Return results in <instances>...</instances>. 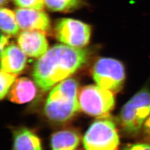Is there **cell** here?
<instances>
[{"label": "cell", "mask_w": 150, "mask_h": 150, "mask_svg": "<svg viewBox=\"0 0 150 150\" xmlns=\"http://www.w3.org/2000/svg\"><path fill=\"white\" fill-rule=\"evenodd\" d=\"M88 58V52L85 49L56 45L35 62L33 78L42 91H48L74 74L86 64Z\"/></svg>", "instance_id": "obj_1"}, {"label": "cell", "mask_w": 150, "mask_h": 150, "mask_svg": "<svg viewBox=\"0 0 150 150\" xmlns=\"http://www.w3.org/2000/svg\"><path fill=\"white\" fill-rule=\"evenodd\" d=\"M79 83L75 79L60 82L50 92L43 112L48 121L61 124L69 121L80 111L78 99Z\"/></svg>", "instance_id": "obj_2"}, {"label": "cell", "mask_w": 150, "mask_h": 150, "mask_svg": "<svg viewBox=\"0 0 150 150\" xmlns=\"http://www.w3.org/2000/svg\"><path fill=\"white\" fill-rule=\"evenodd\" d=\"M150 116V91L144 87L137 92L123 106L118 122L124 134L134 137L139 134Z\"/></svg>", "instance_id": "obj_3"}, {"label": "cell", "mask_w": 150, "mask_h": 150, "mask_svg": "<svg viewBox=\"0 0 150 150\" xmlns=\"http://www.w3.org/2000/svg\"><path fill=\"white\" fill-rule=\"evenodd\" d=\"M78 99L81 111L98 118L108 117L115 104L112 92L97 85L81 87Z\"/></svg>", "instance_id": "obj_4"}, {"label": "cell", "mask_w": 150, "mask_h": 150, "mask_svg": "<svg viewBox=\"0 0 150 150\" xmlns=\"http://www.w3.org/2000/svg\"><path fill=\"white\" fill-rule=\"evenodd\" d=\"M82 142L86 150H118L117 126L107 117L98 118L87 129Z\"/></svg>", "instance_id": "obj_5"}, {"label": "cell", "mask_w": 150, "mask_h": 150, "mask_svg": "<svg viewBox=\"0 0 150 150\" xmlns=\"http://www.w3.org/2000/svg\"><path fill=\"white\" fill-rule=\"evenodd\" d=\"M92 74L97 85L112 92L121 89L125 79L122 63L112 58L98 59L92 68Z\"/></svg>", "instance_id": "obj_6"}, {"label": "cell", "mask_w": 150, "mask_h": 150, "mask_svg": "<svg viewBox=\"0 0 150 150\" xmlns=\"http://www.w3.org/2000/svg\"><path fill=\"white\" fill-rule=\"evenodd\" d=\"M54 31L56 37L59 41L76 48L86 46L91 38L90 26L73 18H64L59 20Z\"/></svg>", "instance_id": "obj_7"}, {"label": "cell", "mask_w": 150, "mask_h": 150, "mask_svg": "<svg viewBox=\"0 0 150 150\" xmlns=\"http://www.w3.org/2000/svg\"><path fill=\"white\" fill-rule=\"evenodd\" d=\"M15 12L18 26L23 31H37L45 33L51 28L50 18L43 10L18 8Z\"/></svg>", "instance_id": "obj_8"}, {"label": "cell", "mask_w": 150, "mask_h": 150, "mask_svg": "<svg viewBox=\"0 0 150 150\" xmlns=\"http://www.w3.org/2000/svg\"><path fill=\"white\" fill-rule=\"evenodd\" d=\"M17 43L24 53L30 57H40L48 50L45 33L37 31L21 32L17 38Z\"/></svg>", "instance_id": "obj_9"}, {"label": "cell", "mask_w": 150, "mask_h": 150, "mask_svg": "<svg viewBox=\"0 0 150 150\" xmlns=\"http://www.w3.org/2000/svg\"><path fill=\"white\" fill-rule=\"evenodd\" d=\"M27 62L26 54L15 44L8 45L1 53V70L18 74L24 70Z\"/></svg>", "instance_id": "obj_10"}, {"label": "cell", "mask_w": 150, "mask_h": 150, "mask_svg": "<svg viewBox=\"0 0 150 150\" xmlns=\"http://www.w3.org/2000/svg\"><path fill=\"white\" fill-rule=\"evenodd\" d=\"M81 135L78 130L72 128L54 132L50 137L51 150H75L79 146Z\"/></svg>", "instance_id": "obj_11"}, {"label": "cell", "mask_w": 150, "mask_h": 150, "mask_svg": "<svg viewBox=\"0 0 150 150\" xmlns=\"http://www.w3.org/2000/svg\"><path fill=\"white\" fill-rule=\"evenodd\" d=\"M37 92L36 87L31 80L27 77L16 79L11 87L8 98L11 102L18 104L31 101Z\"/></svg>", "instance_id": "obj_12"}, {"label": "cell", "mask_w": 150, "mask_h": 150, "mask_svg": "<svg viewBox=\"0 0 150 150\" xmlns=\"http://www.w3.org/2000/svg\"><path fill=\"white\" fill-rule=\"evenodd\" d=\"M13 150H43L40 137L33 130L21 127L13 129Z\"/></svg>", "instance_id": "obj_13"}, {"label": "cell", "mask_w": 150, "mask_h": 150, "mask_svg": "<svg viewBox=\"0 0 150 150\" xmlns=\"http://www.w3.org/2000/svg\"><path fill=\"white\" fill-rule=\"evenodd\" d=\"M0 27L7 36H15L19 32L20 27L16 19L15 12L9 8L1 7L0 10Z\"/></svg>", "instance_id": "obj_14"}, {"label": "cell", "mask_w": 150, "mask_h": 150, "mask_svg": "<svg viewBox=\"0 0 150 150\" xmlns=\"http://www.w3.org/2000/svg\"><path fill=\"white\" fill-rule=\"evenodd\" d=\"M45 6L54 12H68L80 5L81 0H44Z\"/></svg>", "instance_id": "obj_15"}, {"label": "cell", "mask_w": 150, "mask_h": 150, "mask_svg": "<svg viewBox=\"0 0 150 150\" xmlns=\"http://www.w3.org/2000/svg\"><path fill=\"white\" fill-rule=\"evenodd\" d=\"M17 75L7 72L4 70H1V88H0V98L2 100L6 96L9 90L16 80Z\"/></svg>", "instance_id": "obj_16"}, {"label": "cell", "mask_w": 150, "mask_h": 150, "mask_svg": "<svg viewBox=\"0 0 150 150\" xmlns=\"http://www.w3.org/2000/svg\"><path fill=\"white\" fill-rule=\"evenodd\" d=\"M18 8L43 10L45 6L44 0H12Z\"/></svg>", "instance_id": "obj_17"}, {"label": "cell", "mask_w": 150, "mask_h": 150, "mask_svg": "<svg viewBox=\"0 0 150 150\" xmlns=\"http://www.w3.org/2000/svg\"><path fill=\"white\" fill-rule=\"evenodd\" d=\"M122 150H150V143H137L125 145Z\"/></svg>", "instance_id": "obj_18"}, {"label": "cell", "mask_w": 150, "mask_h": 150, "mask_svg": "<svg viewBox=\"0 0 150 150\" xmlns=\"http://www.w3.org/2000/svg\"><path fill=\"white\" fill-rule=\"evenodd\" d=\"M142 130L144 139L146 141L150 143V116L144 124Z\"/></svg>", "instance_id": "obj_19"}, {"label": "cell", "mask_w": 150, "mask_h": 150, "mask_svg": "<svg viewBox=\"0 0 150 150\" xmlns=\"http://www.w3.org/2000/svg\"><path fill=\"white\" fill-rule=\"evenodd\" d=\"M8 36H6L5 35H3L2 33L1 34V45H0V47H1V53L5 50V48L6 47V46H8L9 40H8Z\"/></svg>", "instance_id": "obj_20"}, {"label": "cell", "mask_w": 150, "mask_h": 150, "mask_svg": "<svg viewBox=\"0 0 150 150\" xmlns=\"http://www.w3.org/2000/svg\"><path fill=\"white\" fill-rule=\"evenodd\" d=\"M8 0H0V4L1 6L2 7L3 6L6 5L8 2Z\"/></svg>", "instance_id": "obj_21"}]
</instances>
